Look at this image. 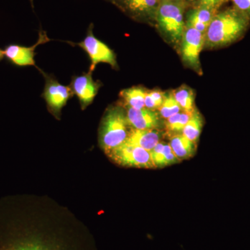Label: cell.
<instances>
[{"instance_id": "10", "label": "cell", "mask_w": 250, "mask_h": 250, "mask_svg": "<svg viewBox=\"0 0 250 250\" xmlns=\"http://www.w3.org/2000/svg\"><path fill=\"white\" fill-rule=\"evenodd\" d=\"M113 4L136 21L155 18L160 0H115Z\"/></svg>"}, {"instance_id": "27", "label": "cell", "mask_w": 250, "mask_h": 250, "mask_svg": "<svg viewBox=\"0 0 250 250\" xmlns=\"http://www.w3.org/2000/svg\"><path fill=\"white\" fill-rule=\"evenodd\" d=\"M29 1H30L31 6H32L33 9H34V0H29Z\"/></svg>"}, {"instance_id": "30", "label": "cell", "mask_w": 250, "mask_h": 250, "mask_svg": "<svg viewBox=\"0 0 250 250\" xmlns=\"http://www.w3.org/2000/svg\"><path fill=\"white\" fill-rule=\"evenodd\" d=\"M160 1H161V0H160Z\"/></svg>"}, {"instance_id": "26", "label": "cell", "mask_w": 250, "mask_h": 250, "mask_svg": "<svg viewBox=\"0 0 250 250\" xmlns=\"http://www.w3.org/2000/svg\"><path fill=\"white\" fill-rule=\"evenodd\" d=\"M4 58V51L0 49V62Z\"/></svg>"}, {"instance_id": "12", "label": "cell", "mask_w": 250, "mask_h": 250, "mask_svg": "<svg viewBox=\"0 0 250 250\" xmlns=\"http://www.w3.org/2000/svg\"><path fill=\"white\" fill-rule=\"evenodd\" d=\"M162 134L158 129L139 130L131 128L126 142L151 152L160 142Z\"/></svg>"}, {"instance_id": "17", "label": "cell", "mask_w": 250, "mask_h": 250, "mask_svg": "<svg viewBox=\"0 0 250 250\" xmlns=\"http://www.w3.org/2000/svg\"><path fill=\"white\" fill-rule=\"evenodd\" d=\"M183 111L179 106L178 103L176 101L172 93H165L164 103L159 108V113L165 119L179 113Z\"/></svg>"}, {"instance_id": "19", "label": "cell", "mask_w": 250, "mask_h": 250, "mask_svg": "<svg viewBox=\"0 0 250 250\" xmlns=\"http://www.w3.org/2000/svg\"><path fill=\"white\" fill-rule=\"evenodd\" d=\"M164 143L159 142L150 152L151 158L155 167H165L164 161Z\"/></svg>"}, {"instance_id": "8", "label": "cell", "mask_w": 250, "mask_h": 250, "mask_svg": "<svg viewBox=\"0 0 250 250\" xmlns=\"http://www.w3.org/2000/svg\"><path fill=\"white\" fill-rule=\"evenodd\" d=\"M50 41L45 31H39V39L34 45L26 47L10 44L5 47L4 57L11 63L18 67L34 66L38 70L40 68L36 65L34 57L36 56L35 49L38 46L45 44Z\"/></svg>"}, {"instance_id": "13", "label": "cell", "mask_w": 250, "mask_h": 250, "mask_svg": "<svg viewBox=\"0 0 250 250\" xmlns=\"http://www.w3.org/2000/svg\"><path fill=\"white\" fill-rule=\"evenodd\" d=\"M170 146L174 154L180 161L192 157L196 152V143L188 139L182 134L171 136Z\"/></svg>"}, {"instance_id": "9", "label": "cell", "mask_w": 250, "mask_h": 250, "mask_svg": "<svg viewBox=\"0 0 250 250\" xmlns=\"http://www.w3.org/2000/svg\"><path fill=\"white\" fill-rule=\"evenodd\" d=\"M93 72L89 70L86 73L72 77L70 82V87L80 100L82 109H85L93 103L103 86L101 82L93 80Z\"/></svg>"}, {"instance_id": "5", "label": "cell", "mask_w": 250, "mask_h": 250, "mask_svg": "<svg viewBox=\"0 0 250 250\" xmlns=\"http://www.w3.org/2000/svg\"><path fill=\"white\" fill-rule=\"evenodd\" d=\"M45 79L42 97L47 103L49 111L55 116H60L61 111L65 106L69 99L74 95L70 85L61 84L55 77L39 70Z\"/></svg>"}, {"instance_id": "11", "label": "cell", "mask_w": 250, "mask_h": 250, "mask_svg": "<svg viewBox=\"0 0 250 250\" xmlns=\"http://www.w3.org/2000/svg\"><path fill=\"white\" fill-rule=\"evenodd\" d=\"M126 107V118L132 129L146 130L158 129L161 121L159 113L147 108L135 109L129 106Z\"/></svg>"}, {"instance_id": "23", "label": "cell", "mask_w": 250, "mask_h": 250, "mask_svg": "<svg viewBox=\"0 0 250 250\" xmlns=\"http://www.w3.org/2000/svg\"><path fill=\"white\" fill-rule=\"evenodd\" d=\"M147 93L152 99L153 101H154V103L156 104V106H157L158 110H159V108L161 107V105L164 103L165 93H162L160 90H147Z\"/></svg>"}, {"instance_id": "28", "label": "cell", "mask_w": 250, "mask_h": 250, "mask_svg": "<svg viewBox=\"0 0 250 250\" xmlns=\"http://www.w3.org/2000/svg\"><path fill=\"white\" fill-rule=\"evenodd\" d=\"M108 1H112V2H113V1H115V0H108Z\"/></svg>"}, {"instance_id": "25", "label": "cell", "mask_w": 250, "mask_h": 250, "mask_svg": "<svg viewBox=\"0 0 250 250\" xmlns=\"http://www.w3.org/2000/svg\"><path fill=\"white\" fill-rule=\"evenodd\" d=\"M225 0H200V6L216 10L223 4Z\"/></svg>"}, {"instance_id": "3", "label": "cell", "mask_w": 250, "mask_h": 250, "mask_svg": "<svg viewBox=\"0 0 250 250\" xmlns=\"http://www.w3.org/2000/svg\"><path fill=\"white\" fill-rule=\"evenodd\" d=\"M156 19L161 31L171 42L174 45H180L185 29L183 3L162 0L156 11Z\"/></svg>"}, {"instance_id": "18", "label": "cell", "mask_w": 250, "mask_h": 250, "mask_svg": "<svg viewBox=\"0 0 250 250\" xmlns=\"http://www.w3.org/2000/svg\"><path fill=\"white\" fill-rule=\"evenodd\" d=\"M216 10L205 7V6H199L197 9L191 11L195 17L201 21L204 24H207L209 27L210 22L213 21V18L217 14Z\"/></svg>"}, {"instance_id": "24", "label": "cell", "mask_w": 250, "mask_h": 250, "mask_svg": "<svg viewBox=\"0 0 250 250\" xmlns=\"http://www.w3.org/2000/svg\"><path fill=\"white\" fill-rule=\"evenodd\" d=\"M236 9L250 17V0H232Z\"/></svg>"}, {"instance_id": "21", "label": "cell", "mask_w": 250, "mask_h": 250, "mask_svg": "<svg viewBox=\"0 0 250 250\" xmlns=\"http://www.w3.org/2000/svg\"><path fill=\"white\" fill-rule=\"evenodd\" d=\"M3 250H47L42 246L31 243H18L11 245Z\"/></svg>"}, {"instance_id": "22", "label": "cell", "mask_w": 250, "mask_h": 250, "mask_svg": "<svg viewBox=\"0 0 250 250\" xmlns=\"http://www.w3.org/2000/svg\"><path fill=\"white\" fill-rule=\"evenodd\" d=\"M164 161H165V166L172 165V164H177L180 160L176 156L172 151L170 144L164 145Z\"/></svg>"}, {"instance_id": "20", "label": "cell", "mask_w": 250, "mask_h": 250, "mask_svg": "<svg viewBox=\"0 0 250 250\" xmlns=\"http://www.w3.org/2000/svg\"><path fill=\"white\" fill-rule=\"evenodd\" d=\"M185 26L186 27L193 28V29H196V30L204 34H206L208 28V25L199 21L191 11L188 14L187 24Z\"/></svg>"}, {"instance_id": "2", "label": "cell", "mask_w": 250, "mask_h": 250, "mask_svg": "<svg viewBox=\"0 0 250 250\" xmlns=\"http://www.w3.org/2000/svg\"><path fill=\"white\" fill-rule=\"evenodd\" d=\"M130 126L121 105L111 106L105 112L100 129V143L106 154L126 142Z\"/></svg>"}, {"instance_id": "4", "label": "cell", "mask_w": 250, "mask_h": 250, "mask_svg": "<svg viewBox=\"0 0 250 250\" xmlns=\"http://www.w3.org/2000/svg\"><path fill=\"white\" fill-rule=\"evenodd\" d=\"M94 24H90L83 41L76 43L88 54L90 61V71H95L97 65L101 62L109 64L113 68L118 67L116 54L106 44L94 35Z\"/></svg>"}, {"instance_id": "29", "label": "cell", "mask_w": 250, "mask_h": 250, "mask_svg": "<svg viewBox=\"0 0 250 250\" xmlns=\"http://www.w3.org/2000/svg\"><path fill=\"white\" fill-rule=\"evenodd\" d=\"M188 1H195V0H188Z\"/></svg>"}, {"instance_id": "14", "label": "cell", "mask_w": 250, "mask_h": 250, "mask_svg": "<svg viewBox=\"0 0 250 250\" xmlns=\"http://www.w3.org/2000/svg\"><path fill=\"white\" fill-rule=\"evenodd\" d=\"M147 90L143 87L134 86L123 90L120 93L122 101L125 106L135 109H142L145 106V98Z\"/></svg>"}, {"instance_id": "15", "label": "cell", "mask_w": 250, "mask_h": 250, "mask_svg": "<svg viewBox=\"0 0 250 250\" xmlns=\"http://www.w3.org/2000/svg\"><path fill=\"white\" fill-rule=\"evenodd\" d=\"M203 118L197 110H194L190 119L182 130V134L188 139L196 143L203 127Z\"/></svg>"}, {"instance_id": "1", "label": "cell", "mask_w": 250, "mask_h": 250, "mask_svg": "<svg viewBox=\"0 0 250 250\" xmlns=\"http://www.w3.org/2000/svg\"><path fill=\"white\" fill-rule=\"evenodd\" d=\"M249 17L238 9L217 13L205 34V45L217 47L228 45L238 39L246 31Z\"/></svg>"}, {"instance_id": "6", "label": "cell", "mask_w": 250, "mask_h": 250, "mask_svg": "<svg viewBox=\"0 0 250 250\" xmlns=\"http://www.w3.org/2000/svg\"><path fill=\"white\" fill-rule=\"evenodd\" d=\"M107 155L116 164L128 167L154 168L150 152L138 146L125 143Z\"/></svg>"}, {"instance_id": "16", "label": "cell", "mask_w": 250, "mask_h": 250, "mask_svg": "<svg viewBox=\"0 0 250 250\" xmlns=\"http://www.w3.org/2000/svg\"><path fill=\"white\" fill-rule=\"evenodd\" d=\"M172 95L183 111L190 112L195 110V94L191 88L183 85L172 91Z\"/></svg>"}, {"instance_id": "7", "label": "cell", "mask_w": 250, "mask_h": 250, "mask_svg": "<svg viewBox=\"0 0 250 250\" xmlns=\"http://www.w3.org/2000/svg\"><path fill=\"white\" fill-rule=\"evenodd\" d=\"M205 45V34L186 27L180 42L181 54L184 62L197 72L200 68V54Z\"/></svg>"}]
</instances>
